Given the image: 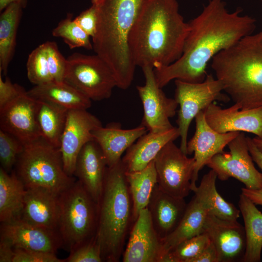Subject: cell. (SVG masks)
Segmentation results:
<instances>
[{
    "mask_svg": "<svg viewBox=\"0 0 262 262\" xmlns=\"http://www.w3.org/2000/svg\"><path fill=\"white\" fill-rule=\"evenodd\" d=\"M242 12L238 8L229 12L224 0H209L200 14L188 22L189 31L180 58L154 69L159 86L162 88L173 80L202 82L207 65L215 55L255 30V19L242 15Z\"/></svg>",
    "mask_w": 262,
    "mask_h": 262,
    "instance_id": "obj_1",
    "label": "cell"
},
{
    "mask_svg": "<svg viewBox=\"0 0 262 262\" xmlns=\"http://www.w3.org/2000/svg\"><path fill=\"white\" fill-rule=\"evenodd\" d=\"M189 31L177 0H147L129 39L136 66L156 69L173 63L182 55Z\"/></svg>",
    "mask_w": 262,
    "mask_h": 262,
    "instance_id": "obj_2",
    "label": "cell"
},
{
    "mask_svg": "<svg viewBox=\"0 0 262 262\" xmlns=\"http://www.w3.org/2000/svg\"><path fill=\"white\" fill-rule=\"evenodd\" d=\"M147 0H101L98 7L97 30L93 49L112 70L117 87L128 89L136 65L129 39L133 25Z\"/></svg>",
    "mask_w": 262,
    "mask_h": 262,
    "instance_id": "obj_3",
    "label": "cell"
},
{
    "mask_svg": "<svg viewBox=\"0 0 262 262\" xmlns=\"http://www.w3.org/2000/svg\"><path fill=\"white\" fill-rule=\"evenodd\" d=\"M211 66L223 91L241 109L262 107V32L219 52Z\"/></svg>",
    "mask_w": 262,
    "mask_h": 262,
    "instance_id": "obj_4",
    "label": "cell"
},
{
    "mask_svg": "<svg viewBox=\"0 0 262 262\" xmlns=\"http://www.w3.org/2000/svg\"><path fill=\"white\" fill-rule=\"evenodd\" d=\"M98 206L96 239L103 262H118L133 224L132 202L121 160L107 167Z\"/></svg>",
    "mask_w": 262,
    "mask_h": 262,
    "instance_id": "obj_5",
    "label": "cell"
},
{
    "mask_svg": "<svg viewBox=\"0 0 262 262\" xmlns=\"http://www.w3.org/2000/svg\"><path fill=\"white\" fill-rule=\"evenodd\" d=\"M16 165L25 188H42L59 195L76 181L65 171L60 148L42 137L24 145Z\"/></svg>",
    "mask_w": 262,
    "mask_h": 262,
    "instance_id": "obj_6",
    "label": "cell"
},
{
    "mask_svg": "<svg viewBox=\"0 0 262 262\" xmlns=\"http://www.w3.org/2000/svg\"><path fill=\"white\" fill-rule=\"evenodd\" d=\"M58 197L57 231L63 246L70 253L95 237L98 206L78 180Z\"/></svg>",
    "mask_w": 262,
    "mask_h": 262,
    "instance_id": "obj_7",
    "label": "cell"
},
{
    "mask_svg": "<svg viewBox=\"0 0 262 262\" xmlns=\"http://www.w3.org/2000/svg\"><path fill=\"white\" fill-rule=\"evenodd\" d=\"M64 81L90 100L109 98L117 82L108 64L98 55L75 52L67 59Z\"/></svg>",
    "mask_w": 262,
    "mask_h": 262,
    "instance_id": "obj_8",
    "label": "cell"
},
{
    "mask_svg": "<svg viewBox=\"0 0 262 262\" xmlns=\"http://www.w3.org/2000/svg\"><path fill=\"white\" fill-rule=\"evenodd\" d=\"M175 99L180 106L177 124L180 137V148L186 155L187 135L193 119L215 100L227 102L229 98L222 93L221 82L212 74L201 82L191 83L175 80Z\"/></svg>",
    "mask_w": 262,
    "mask_h": 262,
    "instance_id": "obj_9",
    "label": "cell"
},
{
    "mask_svg": "<svg viewBox=\"0 0 262 262\" xmlns=\"http://www.w3.org/2000/svg\"><path fill=\"white\" fill-rule=\"evenodd\" d=\"M187 155L174 141H171L162 148L154 159L159 187L175 197L184 198L192 191L195 160Z\"/></svg>",
    "mask_w": 262,
    "mask_h": 262,
    "instance_id": "obj_10",
    "label": "cell"
},
{
    "mask_svg": "<svg viewBox=\"0 0 262 262\" xmlns=\"http://www.w3.org/2000/svg\"><path fill=\"white\" fill-rule=\"evenodd\" d=\"M228 146L229 152L224 151L216 154L206 165L213 170L221 180L232 177L245 184L246 188L262 189V174L254 166L244 132H240Z\"/></svg>",
    "mask_w": 262,
    "mask_h": 262,
    "instance_id": "obj_11",
    "label": "cell"
},
{
    "mask_svg": "<svg viewBox=\"0 0 262 262\" xmlns=\"http://www.w3.org/2000/svg\"><path fill=\"white\" fill-rule=\"evenodd\" d=\"M142 69L145 82L136 87L144 110L141 125L151 132L170 129L173 126L169 119L176 115L178 103L175 98H168L159 86L153 67L145 66Z\"/></svg>",
    "mask_w": 262,
    "mask_h": 262,
    "instance_id": "obj_12",
    "label": "cell"
},
{
    "mask_svg": "<svg viewBox=\"0 0 262 262\" xmlns=\"http://www.w3.org/2000/svg\"><path fill=\"white\" fill-rule=\"evenodd\" d=\"M101 126L99 119L87 110H68L59 147L64 168L68 176L74 175L81 149L87 142L94 140L93 131Z\"/></svg>",
    "mask_w": 262,
    "mask_h": 262,
    "instance_id": "obj_13",
    "label": "cell"
},
{
    "mask_svg": "<svg viewBox=\"0 0 262 262\" xmlns=\"http://www.w3.org/2000/svg\"><path fill=\"white\" fill-rule=\"evenodd\" d=\"M206 233L214 245L218 262H243L246 248L244 227L237 220L220 219L210 212L204 227Z\"/></svg>",
    "mask_w": 262,
    "mask_h": 262,
    "instance_id": "obj_14",
    "label": "cell"
},
{
    "mask_svg": "<svg viewBox=\"0 0 262 262\" xmlns=\"http://www.w3.org/2000/svg\"><path fill=\"white\" fill-rule=\"evenodd\" d=\"M196 131L187 142V155L194 153L195 168L191 180V190L196 187L199 171L207 164L216 154L224 152V149L240 132L219 133L214 130L207 122L203 111L195 118Z\"/></svg>",
    "mask_w": 262,
    "mask_h": 262,
    "instance_id": "obj_15",
    "label": "cell"
},
{
    "mask_svg": "<svg viewBox=\"0 0 262 262\" xmlns=\"http://www.w3.org/2000/svg\"><path fill=\"white\" fill-rule=\"evenodd\" d=\"M124 262H162L163 242L153 226L147 208L142 210L130 232Z\"/></svg>",
    "mask_w": 262,
    "mask_h": 262,
    "instance_id": "obj_16",
    "label": "cell"
},
{
    "mask_svg": "<svg viewBox=\"0 0 262 262\" xmlns=\"http://www.w3.org/2000/svg\"><path fill=\"white\" fill-rule=\"evenodd\" d=\"M0 127L24 145L41 137L36 117V99L26 91L0 110Z\"/></svg>",
    "mask_w": 262,
    "mask_h": 262,
    "instance_id": "obj_17",
    "label": "cell"
},
{
    "mask_svg": "<svg viewBox=\"0 0 262 262\" xmlns=\"http://www.w3.org/2000/svg\"><path fill=\"white\" fill-rule=\"evenodd\" d=\"M203 111L208 124L217 132H247L262 139V107L243 110L234 103L223 109L212 103Z\"/></svg>",
    "mask_w": 262,
    "mask_h": 262,
    "instance_id": "obj_18",
    "label": "cell"
},
{
    "mask_svg": "<svg viewBox=\"0 0 262 262\" xmlns=\"http://www.w3.org/2000/svg\"><path fill=\"white\" fill-rule=\"evenodd\" d=\"M0 239L14 248H20L56 254L63 246L56 230L34 226L21 220L1 223Z\"/></svg>",
    "mask_w": 262,
    "mask_h": 262,
    "instance_id": "obj_19",
    "label": "cell"
},
{
    "mask_svg": "<svg viewBox=\"0 0 262 262\" xmlns=\"http://www.w3.org/2000/svg\"><path fill=\"white\" fill-rule=\"evenodd\" d=\"M108 167L105 157L94 140L85 144L78 156L74 175L98 204Z\"/></svg>",
    "mask_w": 262,
    "mask_h": 262,
    "instance_id": "obj_20",
    "label": "cell"
},
{
    "mask_svg": "<svg viewBox=\"0 0 262 262\" xmlns=\"http://www.w3.org/2000/svg\"><path fill=\"white\" fill-rule=\"evenodd\" d=\"M187 204L184 198L170 195L158 184L155 185L147 208L154 228L162 241L177 228Z\"/></svg>",
    "mask_w": 262,
    "mask_h": 262,
    "instance_id": "obj_21",
    "label": "cell"
},
{
    "mask_svg": "<svg viewBox=\"0 0 262 262\" xmlns=\"http://www.w3.org/2000/svg\"><path fill=\"white\" fill-rule=\"evenodd\" d=\"M59 195L39 187L26 188L21 220L29 224L57 230Z\"/></svg>",
    "mask_w": 262,
    "mask_h": 262,
    "instance_id": "obj_22",
    "label": "cell"
},
{
    "mask_svg": "<svg viewBox=\"0 0 262 262\" xmlns=\"http://www.w3.org/2000/svg\"><path fill=\"white\" fill-rule=\"evenodd\" d=\"M180 136L179 130L175 127L164 131L147 132L126 150L121 159L126 171L134 172L145 168L166 144Z\"/></svg>",
    "mask_w": 262,
    "mask_h": 262,
    "instance_id": "obj_23",
    "label": "cell"
},
{
    "mask_svg": "<svg viewBox=\"0 0 262 262\" xmlns=\"http://www.w3.org/2000/svg\"><path fill=\"white\" fill-rule=\"evenodd\" d=\"M148 131L141 124L131 129H123L118 124L101 126L92 132L94 140L102 151L108 166L121 160V156L141 136Z\"/></svg>",
    "mask_w": 262,
    "mask_h": 262,
    "instance_id": "obj_24",
    "label": "cell"
},
{
    "mask_svg": "<svg viewBox=\"0 0 262 262\" xmlns=\"http://www.w3.org/2000/svg\"><path fill=\"white\" fill-rule=\"evenodd\" d=\"M27 93L35 99L53 103L68 110H87L91 106V100L65 81L36 85Z\"/></svg>",
    "mask_w": 262,
    "mask_h": 262,
    "instance_id": "obj_25",
    "label": "cell"
},
{
    "mask_svg": "<svg viewBox=\"0 0 262 262\" xmlns=\"http://www.w3.org/2000/svg\"><path fill=\"white\" fill-rule=\"evenodd\" d=\"M209 213L207 205L194 195L187 204L177 228L162 241L164 256L180 242L203 233V227Z\"/></svg>",
    "mask_w": 262,
    "mask_h": 262,
    "instance_id": "obj_26",
    "label": "cell"
},
{
    "mask_svg": "<svg viewBox=\"0 0 262 262\" xmlns=\"http://www.w3.org/2000/svg\"><path fill=\"white\" fill-rule=\"evenodd\" d=\"M25 187L16 171L10 174L0 168V221L10 223L21 220Z\"/></svg>",
    "mask_w": 262,
    "mask_h": 262,
    "instance_id": "obj_27",
    "label": "cell"
},
{
    "mask_svg": "<svg viewBox=\"0 0 262 262\" xmlns=\"http://www.w3.org/2000/svg\"><path fill=\"white\" fill-rule=\"evenodd\" d=\"M244 222L246 248L243 262H260L262 250V213L241 193L238 202Z\"/></svg>",
    "mask_w": 262,
    "mask_h": 262,
    "instance_id": "obj_28",
    "label": "cell"
},
{
    "mask_svg": "<svg viewBox=\"0 0 262 262\" xmlns=\"http://www.w3.org/2000/svg\"><path fill=\"white\" fill-rule=\"evenodd\" d=\"M23 8L13 2L7 6L0 16V72L6 75L14 55L18 27Z\"/></svg>",
    "mask_w": 262,
    "mask_h": 262,
    "instance_id": "obj_29",
    "label": "cell"
},
{
    "mask_svg": "<svg viewBox=\"0 0 262 262\" xmlns=\"http://www.w3.org/2000/svg\"><path fill=\"white\" fill-rule=\"evenodd\" d=\"M68 110L59 105L36 99V117L41 136L60 147Z\"/></svg>",
    "mask_w": 262,
    "mask_h": 262,
    "instance_id": "obj_30",
    "label": "cell"
},
{
    "mask_svg": "<svg viewBox=\"0 0 262 262\" xmlns=\"http://www.w3.org/2000/svg\"><path fill=\"white\" fill-rule=\"evenodd\" d=\"M217 178L216 174L211 169L203 176L199 185L193 192L216 217L223 220H237L240 217V210L219 194L215 184Z\"/></svg>",
    "mask_w": 262,
    "mask_h": 262,
    "instance_id": "obj_31",
    "label": "cell"
},
{
    "mask_svg": "<svg viewBox=\"0 0 262 262\" xmlns=\"http://www.w3.org/2000/svg\"><path fill=\"white\" fill-rule=\"evenodd\" d=\"M126 177L133 205V223L140 212L148 204L155 185L157 175L154 160L142 170L128 172Z\"/></svg>",
    "mask_w": 262,
    "mask_h": 262,
    "instance_id": "obj_32",
    "label": "cell"
},
{
    "mask_svg": "<svg viewBox=\"0 0 262 262\" xmlns=\"http://www.w3.org/2000/svg\"><path fill=\"white\" fill-rule=\"evenodd\" d=\"M72 14L61 20L52 31L53 36L62 38L70 49L82 47L88 50L93 49L90 36L72 18Z\"/></svg>",
    "mask_w": 262,
    "mask_h": 262,
    "instance_id": "obj_33",
    "label": "cell"
},
{
    "mask_svg": "<svg viewBox=\"0 0 262 262\" xmlns=\"http://www.w3.org/2000/svg\"><path fill=\"white\" fill-rule=\"evenodd\" d=\"M210 242L205 232L191 237L179 243L167 253L162 262H192Z\"/></svg>",
    "mask_w": 262,
    "mask_h": 262,
    "instance_id": "obj_34",
    "label": "cell"
},
{
    "mask_svg": "<svg viewBox=\"0 0 262 262\" xmlns=\"http://www.w3.org/2000/svg\"><path fill=\"white\" fill-rule=\"evenodd\" d=\"M26 67L28 80L35 85L54 82L49 70L44 43L29 55Z\"/></svg>",
    "mask_w": 262,
    "mask_h": 262,
    "instance_id": "obj_35",
    "label": "cell"
},
{
    "mask_svg": "<svg viewBox=\"0 0 262 262\" xmlns=\"http://www.w3.org/2000/svg\"><path fill=\"white\" fill-rule=\"evenodd\" d=\"M24 147V144L16 137L0 130V167L9 173Z\"/></svg>",
    "mask_w": 262,
    "mask_h": 262,
    "instance_id": "obj_36",
    "label": "cell"
},
{
    "mask_svg": "<svg viewBox=\"0 0 262 262\" xmlns=\"http://www.w3.org/2000/svg\"><path fill=\"white\" fill-rule=\"evenodd\" d=\"M49 68L54 82L64 81L67 60L59 50L57 44L54 41L44 43Z\"/></svg>",
    "mask_w": 262,
    "mask_h": 262,
    "instance_id": "obj_37",
    "label": "cell"
},
{
    "mask_svg": "<svg viewBox=\"0 0 262 262\" xmlns=\"http://www.w3.org/2000/svg\"><path fill=\"white\" fill-rule=\"evenodd\" d=\"M65 262H101V252L96 236L89 242L80 246L65 259Z\"/></svg>",
    "mask_w": 262,
    "mask_h": 262,
    "instance_id": "obj_38",
    "label": "cell"
},
{
    "mask_svg": "<svg viewBox=\"0 0 262 262\" xmlns=\"http://www.w3.org/2000/svg\"><path fill=\"white\" fill-rule=\"evenodd\" d=\"M12 262H65L56 254L20 248H14Z\"/></svg>",
    "mask_w": 262,
    "mask_h": 262,
    "instance_id": "obj_39",
    "label": "cell"
},
{
    "mask_svg": "<svg viewBox=\"0 0 262 262\" xmlns=\"http://www.w3.org/2000/svg\"><path fill=\"white\" fill-rule=\"evenodd\" d=\"M98 17V7L92 5L82 11L74 19L81 28L93 38L97 32Z\"/></svg>",
    "mask_w": 262,
    "mask_h": 262,
    "instance_id": "obj_40",
    "label": "cell"
},
{
    "mask_svg": "<svg viewBox=\"0 0 262 262\" xmlns=\"http://www.w3.org/2000/svg\"><path fill=\"white\" fill-rule=\"evenodd\" d=\"M26 91L19 85L13 83L9 78L3 81L0 72V110Z\"/></svg>",
    "mask_w": 262,
    "mask_h": 262,
    "instance_id": "obj_41",
    "label": "cell"
},
{
    "mask_svg": "<svg viewBox=\"0 0 262 262\" xmlns=\"http://www.w3.org/2000/svg\"><path fill=\"white\" fill-rule=\"evenodd\" d=\"M192 262H218L217 253L213 244L211 242Z\"/></svg>",
    "mask_w": 262,
    "mask_h": 262,
    "instance_id": "obj_42",
    "label": "cell"
},
{
    "mask_svg": "<svg viewBox=\"0 0 262 262\" xmlns=\"http://www.w3.org/2000/svg\"><path fill=\"white\" fill-rule=\"evenodd\" d=\"M14 247L7 241L0 239V262H12Z\"/></svg>",
    "mask_w": 262,
    "mask_h": 262,
    "instance_id": "obj_43",
    "label": "cell"
},
{
    "mask_svg": "<svg viewBox=\"0 0 262 262\" xmlns=\"http://www.w3.org/2000/svg\"><path fill=\"white\" fill-rule=\"evenodd\" d=\"M246 140L249 153L253 161L261 170L262 174V153L256 147L252 138L246 137Z\"/></svg>",
    "mask_w": 262,
    "mask_h": 262,
    "instance_id": "obj_44",
    "label": "cell"
},
{
    "mask_svg": "<svg viewBox=\"0 0 262 262\" xmlns=\"http://www.w3.org/2000/svg\"><path fill=\"white\" fill-rule=\"evenodd\" d=\"M242 193L250 199L256 205L262 206V189H250L246 187L241 189Z\"/></svg>",
    "mask_w": 262,
    "mask_h": 262,
    "instance_id": "obj_45",
    "label": "cell"
},
{
    "mask_svg": "<svg viewBox=\"0 0 262 262\" xmlns=\"http://www.w3.org/2000/svg\"><path fill=\"white\" fill-rule=\"evenodd\" d=\"M16 2L24 8L26 6L27 0H0V11H2L10 4Z\"/></svg>",
    "mask_w": 262,
    "mask_h": 262,
    "instance_id": "obj_46",
    "label": "cell"
},
{
    "mask_svg": "<svg viewBox=\"0 0 262 262\" xmlns=\"http://www.w3.org/2000/svg\"><path fill=\"white\" fill-rule=\"evenodd\" d=\"M252 139L256 147L262 153V139L258 137Z\"/></svg>",
    "mask_w": 262,
    "mask_h": 262,
    "instance_id": "obj_47",
    "label": "cell"
},
{
    "mask_svg": "<svg viewBox=\"0 0 262 262\" xmlns=\"http://www.w3.org/2000/svg\"><path fill=\"white\" fill-rule=\"evenodd\" d=\"M101 0H91L92 4H98Z\"/></svg>",
    "mask_w": 262,
    "mask_h": 262,
    "instance_id": "obj_48",
    "label": "cell"
},
{
    "mask_svg": "<svg viewBox=\"0 0 262 262\" xmlns=\"http://www.w3.org/2000/svg\"><path fill=\"white\" fill-rule=\"evenodd\" d=\"M261 1H262V0H261Z\"/></svg>",
    "mask_w": 262,
    "mask_h": 262,
    "instance_id": "obj_49",
    "label": "cell"
}]
</instances>
